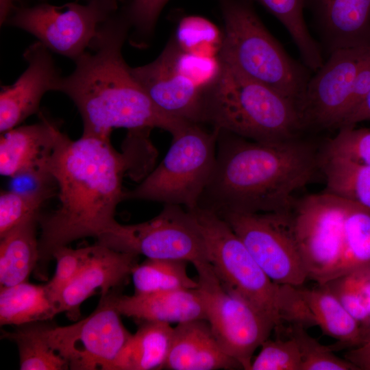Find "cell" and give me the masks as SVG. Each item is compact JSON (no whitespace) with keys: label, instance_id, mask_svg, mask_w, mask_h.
<instances>
[{"label":"cell","instance_id":"obj_1","mask_svg":"<svg viewBox=\"0 0 370 370\" xmlns=\"http://www.w3.org/2000/svg\"><path fill=\"white\" fill-rule=\"evenodd\" d=\"M126 158L110 139L83 135L71 140L61 132L47 164L59 188L60 206L38 219L39 260L35 269L45 278L54 252L84 237L99 238L117 221L115 210L123 201L122 178Z\"/></svg>","mask_w":370,"mask_h":370},{"label":"cell","instance_id":"obj_2","mask_svg":"<svg viewBox=\"0 0 370 370\" xmlns=\"http://www.w3.org/2000/svg\"><path fill=\"white\" fill-rule=\"evenodd\" d=\"M318 166L313 147L297 138L260 143L219 130L214 168L197 207L217 214L290 212Z\"/></svg>","mask_w":370,"mask_h":370},{"label":"cell","instance_id":"obj_3","mask_svg":"<svg viewBox=\"0 0 370 370\" xmlns=\"http://www.w3.org/2000/svg\"><path fill=\"white\" fill-rule=\"evenodd\" d=\"M130 28L123 14L112 15L75 60L73 73L60 80L58 91L77 108L83 135L110 139L112 129L124 127L160 128L173 136L188 123L160 110L132 76L121 53Z\"/></svg>","mask_w":370,"mask_h":370},{"label":"cell","instance_id":"obj_4","mask_svg":"<svg viewBox=\"0 0 370 370\" xmlns=\"http://www.w3.org/2000/svg\"><path fill=\"white\" fill-rule=\"evenodd\" d=\"M206 90L201 124L260 143L297 138L295 104L273 88L221 64Z\"/></svg>","mask_w":370,"mask_h":370},{"label":"cell","instance_id":"obj_5","mask_svg":"<svg viewBox=\"0 0 370 370\" xmlns=\"http://www.w3.org/2000/svg\"><path fill=\"white\" fill-rule=\"evenodd\" d=\"M223 23L219 62L276 90L295 106L310 77L256 14L252 0H217Z\"/></svg>","mask_w":370,"mask_h":370},{"label":"cell","instance_id":"obj_6","mask_svg":"<svg viewBox=\"0 0 370 370\" xmlns=\"http://www.w3.org/2000/svg\"><path fill=\"white\" fill-rule=\"evenodd\" d=\"M193 214L204 240L207 259L224 288L282 328L293 286L272 281L227 223L215 212L196 207Z\"/></svg>","mask_w":370,"mask_h":370},{"label":"cell","instance_id":"obj_7","mask_svg":"<svg viewBox=\"0 0 370 370\" xmlns=\"http://www.w3.org/2000/svg\"><path fill=\"white\" fill-rule=\"evenodd\" d=\"M218 134L217 129L187 123L172 136L160 163L134 188L124 191L123 200L196 208L214 168Z\"/></svg>","mask_w":370,"mask_h":370},{"label":"cell","instance_id":"obj_8","mask_svg":"<svg viewBox=\"0 0 370 370\" xmlns=\"http://www.w3.org/2000/svg\"><path fill=\"white\" fill-rule=\"evenodd\" d=\"M197 289L208 322L223 351L243 369L250 370L255 351L265 341L275 323L222 286L208 262L193 264Z\"/></svg>","mask_w":370,"mask_h":370},{"label":"cell","instance_id":"obj_9","mask_svg":"<svg viewBox=\"0 0 370 370\" xmlns=\"http://www.w3.org/2000/svg\"><path fill=\"white\" fill-rule=\"evenodd\" d=\"M97 243L149 259L182 260L193 264L208 262L204 240L193 214L179 205L164 204L159 214L145 222H117Z\"/></svg>","mask_w":370,"mask_h":370},{"label":"cell","instance_id":"obj_10","mask_svg":"<svg viewBox=\"0 0 370 370\" xmlns=\"http://www.w3.org/2000/svg\"><path fill=\"white\" fill-rule=\"evenodd\" d=\"M201 59L175 37L151 62L130 72L157 107L167 115L201 124L205 93L212 77L201 74Z\"/></svg>","mask_w":370,"mask_h":370},{"label":"cell","instance_id":"obj_11","mask_svg":"<svg viewBox=\"0 0 370 370\" xmlns=\"http://www.w3.org/2000/svg\"><path fill=\"white\" fill-rule=\"evenodd\" d=\"M115 288L101 294L95 310L69 325L48 323L46 337L51 347L72 370H112L132 334L117 310Z\"/></svg>","mask_w":370,"mask_h":370},{"label":"cell","instance_id":"obj_12","mask_svg":"<svg viewBox=\"0 0 370 370\" xmlns=\"http://www.w3.org/2000/svg\"><path fill=\"white\" fill-rule=\"evenodd\" d=\"M116 9V0L62 6L43 3L16 8L6 23L34 35L48 49L75 60L90 47Z\"/></svg>","mask_w":370,"mask_h":370},{"label":"cell","instance_id":"obj_13","mask_svg":"<svg viewBox=\"0 0 370 370\" xmlns=\"http://www.w3.org/2000/svg\"><path fill=\"white\" fill-rule=\"evenodd\" d=\"M348 200L322 193L295 203L291 212L293 233L308 278L327 282L342 254L343 230Z\"/></svg>","mask_w":370,"mask_h":370},{"label":"cell","instance_id":"obj_14","mask_svg":"<svg viewBox=\"0 0 370 370\" xmlns=\"http://www.w3.org/2000/svg\"><path fill=\"white\" fill-rule=\"evenodd\" d=\"M291 211L218 215L231 227L272 281L298 287L308 275L294 236Z\"/></svg>","mask_w":370,"mask_h":370},{"label":"cell","instance_id":"obj_15","mask_svg":"<svg viewBox=\"0 0 370 370\" xmlns=\"http://www.w3.org/2000/svg\"><path fill=\"white\" fill-rule=\"evenodd\" d=\"M370 45L336 50L310 77L296 103L301 128H338L345 119L354 80Z\"/></svg>","mask_w":370,"mask_h":370},{"label":"cell","instance_id":"obj_16","mask_svg":"<svg viewBox=\"0 0 370 370\" xmlns=\"http://www.w3.org/2000/svg\"><path fill=\"white\" fill-rule=\"evenodd\" d=\"M27 67L12 85L0 92V132L17 127L38 112L42 97L48 91H58L62 77L48 49L40 42L24 53Z\"/></svg>","mask_w":370,"mask_h":370},{"label":"cell","instance_id":"obj_17","mask_svg":"<svg viewBox=\"0 0 370 370\" xmlns=\"http://www.w3.org/2000/svg\"><path fill=\"white\" fill-rule=\"evenodd\" d=\"M60 130L52 121L42 115L35 124L14 127L1 134L0 173L3 176H29L40 184L52 180L47 171Z\"/></svg>","mask_w":370,"mask_h":370},{"label":"cell","instance_id":"obj_18","mask_svg":"<svg viewBox=\"0 0 370 370\" xmlns=\"http://www.w3.org/2000/svg\"><path fill=\"white\" fill-rule=\"evenodd\" d=\"M139 256L121 252L98 243L86 264L60 295V313L77 321L81 315L83 302L100 290L101 294L119 288L134 267Z\"/></svg>","mask_w":370,"mask_h":370},{"label":"cell","instance_id":"obj_19","mask_svg":"<svg viewBox=\"0 0 370 370\" xmlns=\"http://www.w3.org/2000/svg\"><path fill=\"white\" fill-rule=\"evenodd\" d=\"M330 54L370 45V0H305Z\"/></svg>","mask_w":370,"mask_h":370},{"label":"cell","instance_id":"obj_20","mask_svg":"<svg viewBox=\"0 0 370 370\" xmlns=\"http://www.w3.org/2000/svg\"><path fill=\"white\" fill-rule=\"evenodd\" d=\"M242 369L241 365L223 351L206 319L180 323L173 327L171 345L163 369Z\"/></svg>","mask_w":370,"mask_h":370},{"label":"cell","instance_id":"obj_21","mask_svg":"<svg viewBox=\"0 0 370 370\" xmlns=\"http://www.w3.org/2000/svg\"><path fill=\"white\" fill-rule=\"evenodd\" d=\"M114 304L122 316L138 323L156 321L177 324L206 319L201 295L197 288L125 295L116 291Z\"/></svg>","mask_w":370,"mask_h":370},{"label":"cell","instance_id":"obj_22","mask_svg":"<svg viewBox=\"0 0 370 370\" xmlns=\"http://www.w3.org/2000/svg\"><path fill=\"white\" fill-rule=\"evenodd\" d=\"M60 313L59 304L47 284L27 281L0 288L1 326L51 321Z\"/></svg>","mask_w":370,"mask_h":370},{"label":"cell","instance_id":"obj_23","mask_svg":"<svg viewBox=\"0 0 370 370\" xmlns=\"http://www.w3.org/2000/svg\"><path fill=\"white\" fill-rule=\"evenodd\" d=\"M173 334V328L169 323H140L117 356L112 370L163 369Z\"/></svg>","mask_w":370,"mask_h":370},{"label":"cell","instance_id":"obj_24","mask_svg":"<svg viewBox=\"0 0 370 370\" xmlns=\"http://www.w3.org/2000/svg\"><path fill=\"white\" fill-rule=\"evenodd\" d=\"M39 217L16 226L0 238V288L28 281L39 260Z\"/></svg>","mask_w":370,"mask_h":370},{"label":"cell","instance_id":"obj_25","mask_svg":"<svg viewBox=\"0 0 370 370\" xmlns=\"http://www.w3.org/2000/svg\"><path fill=\"white\" fill-rule=\"evenodd\" d=\"M299 291L315 325H319L324 334L338 341L330 346L333 351L360 345V323L325 285L312 289L299 288Z\"/></svg>","mask_w":370,"mask_h":370},{"label":"cell","instance_id":"obj_26","mask_svg":"<svg viewBox=\"0 0 370 370\" xmlns=\"http://www.w3.org/2000/svg\"><path fill=\"white\" fill-rule=\"evenodd\" d=\"M359 270H370V209L348 201L341 258L329 280Z\"/></svg>","mask_w":370,"mask_h":370},{"label":"cell","instance_id":"obj_27","mask_svg":"<svg viewBox=\"0 0 370 370\" xmlns=\"http://www.w3.org/2000/svg\"><path fill=\"white\" fill-rule=\"evenodd\" d=\"M49 321L15 326L12 332L1 331V337L18 348L21 370H66L67 362L50 345L45 331Z\"/></svg>","mask_w":370,"mask_h":370},{"label":"cell","instance_id":"obj_28","mask_svg":"<svg viewBox=\"0 0 370 370\" xmlns=\"http://www.w3.org/2000/svg\"><path fill=\"white\" fill-rule=\"evenodd\" d=\"M325 178L323 192L370 209V165L323 156L320 160Z\"/></svg>","mask_w":370,"mask_h":370},{"label":"cell","instance_id":"obj_29","mask_svg":"<svg viewBox=\"0 0 370 370\" xmlns=\"http://www.w3.org/2000/svg\"><path fill=\"white\" fill-rule=\"evenodd\" d=\"M286 28L296 45L303 64L313 72L323 64L321 47L312 36L304 17L305 0H256Z\"/></svg>","mask_w":370,"mask_h":370},{"label":"cell","instance_id":"obj_30","mask_svg":"<svg viewBox=\"0 0 370 370\" xmlns=\"http://www.w3.org/2000/svg\"><path fill=\"white\" fill-rule=\"evenodd\" d=\"M188 263L182 260L149 258L138 263L131 273L134 293L197 288V280L188 274Z\"/></svg>","mask_w":370,"mask_h":370},{"label":"cell","instance_id":"obj_31","mask_svg":"<svg viewBox=\"0 0 370 370\" xmlns=\"http://www.w3.org/2000/svg\"><path fill=\"white\" fill-rule=\"evenodd\" d=\"M40 185L27 191L1 190L0 194V238L21 223L39 217L53 190Z\"/></svg>","mask_w":370,"mask_h":370},{"label":"cell","instance_id":"obj_32","mask_svg":"<svg viewBox=\"0 0 370 370\" xmlns=\"http://www.w3.org/2000/svg\"><path fill=\"white\" fill-rule=\"evenodd\" d=\"M323 285L360 324L370 321V270L353 271Z\"/></svg>","mask_w":370,"mask_h":370},{"label":"cell","instance_id":"obj_33","mask_svg":"<svg viewBox=\"0 0 370 370\" xmlns=\"http://www.w3.org/2000/svg\"><path fill=\"white\" fill-rule=\"evenodd\" d=\"M290 336L297 342L301 357V370H358L356 366L336 356L330 346L319 343L299 323L292 324Z\"/></svg>","mask_w":370,"mask_h":370},{"label":"cell","instance_id":"obj_34","mask_svg":"<svg viewBox=\"0 0 370 370\" xmlns=\"http://www.w3.org/2000/svg\"><path fill=\"white\" fill-rule=\"evenodd\" d=\"M252 360L250 370H301V357L297 342L267 338Z\"/></svg>","mask_w":370,"mask_h":370},{"label":"cell","instance_id":"obj_35","mask_svg":"<svg viewBox=\"0 0 370 370\" xmlns=\"http://www.w3.org/2000/svg\"><path fill=\"white\" fill-rule=\"evenodd\" d=\"M325 156L340 157L370 165V128L345 127L330 139Z\"/></svg>","mask_w":370,"mask_h":370},{"label":"cell","instance_id":"obj_36","mask_svg":"<svg viewBox=\"0 0 370 370\" xmlns=\"http://www.w3.org/2000/svg\"><path fill=\"white\" fill-rule=\"evenodd\" d=\"M93 247L94 245L71 249L64 246L54 252L53 259L56 261V269L53 276L47 283V286L58 302L63 289L77 275L87 262Z\"/></svg>","mask_w":370,"mask_h":370},{"label":"cell","instance_id":"obj_37","mask_svg":"<svg viewBox=\"0 0 370 370\" xmlns=\"http://www.w3.org/2000/svg\"><path fill=\"white\" fill-rule=\"evenodd\" d=\"M169 0H128L123 13L133 27L137 45L140 38H149L165 4Z\"/></svg>","mask_w":370,"mask_h":370},{"label":"cell","instance_id":"obj_38","mask_svg":"<svg viewBox=\"0 0 370 370\" xmlns=\"http://www.w3.org/2000/svg\"><path fill=\"white\" fill-rule=\"evenodd\" d=\"M175 38L184 50L194 53L203 44L217 42L219 32L209 21L201 17L188 16L180 21Z\"/></svg>","mask_w":370,"mask_h":370},{"label":"cell","instance_id":"obj_39","mask_svg":"<svg viewBox=\"0 0 370 370\" xmlns=\"http://www.w3.org/2000/svg\"><path fill=\"white\" fill-rule=\"evenodd\" d=\"M345 358L358 370H370V342L350 349L345 354Z\"/></svg>","mask_w":370,"mask_h":370},{"label":"cell","instance_id":"obj_40","mask_svg":"<svg viewBox=\"0 0 370 370\" xmlns=\"http://www.w3.org/2000/svg\"><path fill=\"white\" fill-rule=\"evenodd\" d=\"M370 121V91L360 105L345 119L339 129L353 127L358 123Z\"/></svg>","mask_w":370,"mask_h":370},{"label":"cell","instance_id":"obj_41","mask_svg":"<svg viewBox=\"0 0 370 370\" xmlns=\"http://www.w3.org/2000/svg\"><path fill=\"white\" fill-rule=\"evenodd\" d=\"M14 0H1V24L6 22L8 15L13 8V1Z\"/></svg>","mask_w":370,"mask_h":370},{"label":"cell","instance_id":"obj_42","mask_svg":"<svg viewBox=\"0 0 370 370\" xmlns=\"http://www.w3.org/2000/svg\"><path fill=\"white\" fill-rule=\"evenodd\" d=\"M367 342H370V321L360 324V345Z\"/></svg>","mask_w":370,"mask_h":370}]
</instances>
